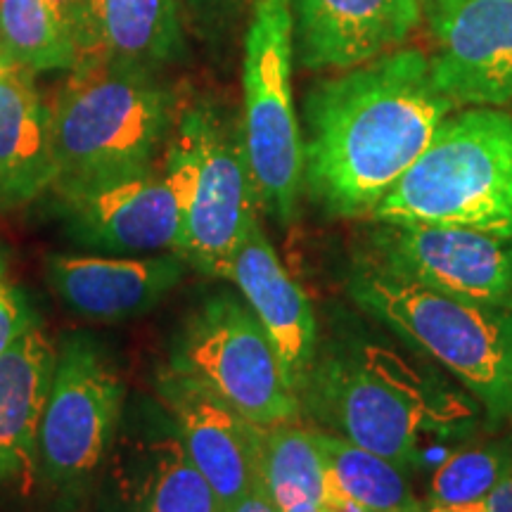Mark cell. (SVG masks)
I'll return each mask as SVG.
<instances>
[{
  "label": "cell",
  "instance_id": "1",
  "mask_svg": "<svg viewBox=\"0 0 512 512\" xmlns=\"http://www.w3.org/2000/svg\"><path fill=\"white\" fill-rule=\"evenodd\" d=\"M453 110L418 48L316 83L304 105L306 190L330 216H370Z\"/></svg>",
  "mask_w": 512,
  "mask_h": 512
},
{
  "label": "cell",
  "instance_id": "2",
  "mask_svg": "<svg viewBox=\"0 0 512 512\" xmlns=\"http://www.w3.org/2000/svg\"><path fill=\"white\" fill-rule=\"evenodd\" d=\"M178 98L157 72L102 55L81 60L50 107L55 181L81 188L140 174L155 164L178 119Z\"/></svg>",
  "mask_w": 512,
  "mask_h": 512
},
{
  "label": "cell",
  "instance_id": "3",
  "mask_svg": "<svg viewBox=\"0 0 512 512\" xmlns=\"http://www.w3.org/2000/svg\"><path fill=\"white\" fill-rule=\"evenodd\" d=\"M394 226H458L512 235V112L448 114L373 214Z\"/></svg>",
  "mask_w": 512,
  "mask_h": 512
},
{
  "label": "cell",
  "instance_id": "4",
  "mask_svg": "<svg viewBox=\"0 0 512 512\" xmlns=\"http://www.w3.org/2000/svg\"><path fill=\"white\" fill-rule=\"evenodd\" d=\"M299 406L323 430L392 460L403 472L418 465L425 434L456 418L415 370L373 344H337L316 354Z\"/></svg>",
  "mask_w": 512,
  "mask_h": 512
},
{
  "label": "cell",
  "instance_id": "5",
  "mask_svg": "<svg viewBox=\"0 0 512 512\" xmlns=\"http://www.w3.org/2000/svg\"><path fill=\"white\" fill-rule=\"evenodd\" d=\"M349 294L415 349L437 361L494 420H512V311L427 290L363 261Z\"/></svg>",
  "mask_w": 512,
  "mask_h": 512
},
{
  "label": "cell",
  "instance_id": "6",
  "mask_svg": "<svg viewBox=\"0 0 512 512\" xmlns=\"http://www.w3.org/2000/svg\"><path fill=\"white\" fill-rule=\"evenodd\" d=\"M195 183V119L190 107H183L162 164L114 181L50 192L69 235L81 245L133 256L178 254Z\"/></svg>",
  "mask_w": 512,
  "mask_h": 512
},
{
  "label": "cell",
  "instance_id": "7",
  "mask_svg": "<svg viewBox=\"0 0 512 512\" xmlns=\"http://www.w3.org/2000/svg\"><path fill=\"white\" fill-rule=\"evenodd\" d=\"M292 64V0H254L242 60V131L259 209L280 226L297 219L304 190V138L294 110Z\"/></svg>",
  "mask_w": 512,
  "mask_h": 512
},
{
  "label": "cell",
  "instance_id": "8",
  "mask_svg": "<svg viewBox=\"0 0 512 512\" xmlns=\"http://www.w3.org/2000/svg\"><path fill=\"white\" fill-rule=\"evenodd\" d=\"M124 399V380L100 344L64 337L38 432V479L60 503L88 496L117 444Z\"/></svg>",
  "mask_w": 512,
  "mask_h": 512
},
{
  "label": "cell",
  "instance_id": "9",
  "mask_svg": "<svg viewBox=\"0 0 512 512\" xmlns=\"http://www.w3.org/2000/svg\"><path fill=\"white\" fill-rule=\"evenodd\" d=\"M166 368L219 396L259 427L297 422L302 415L271 337L233 294H216L190 313Z\"/></svg>",
  "mask_w": 512,
  "mask_h": 512
},
{
  "label": "cell",
  "instance_id": "10",
  "mask_svg": "<svg viewBox=\"0 0 512 512\" xmlns=\"http://www.w3.org/2000/svg\"><path fill=\"white\" fill-rule=\"evenodd\" d=\"M197 136V183L178 254L211 278H228L247 230L259 221L242 119L214 100L190 105Z\"/></svg>",
  "mask_w": 512,
  "mask_h": 512
},
{
  "label": "cell",
  "instance_id": "11",
  "mask_svg": "<svg viewBox=\"0 0 512 512\" xmlns=\"http://www.w3.org/2000/svg\"><path fill=\"white\" fill-rule=\"evenodd\" d=\"M370 252V266L408 283L512 311V235L382 223Z\"/></svg>",
  "mask_w": 512,
  "mask_h": 512
},
{
  "label": "cell",
  "instance_id": "12",
  "mask_svg": "<svg viewBox=\"0 0 512 512\" xmlns=\"http://www.w3.org/2000/svg\"><path fill=\"white\" fill-rule=\"evenodd\" d=\"M432 79L456 107H512V0H422Z\"/></svg>",
  "mask_w": 512,
  "mask_h": 512
},
{
  "label": "cell",
  "instance_id": "13",
  "mask_svg": "<svg viewBox=\"0 0 512 512\" xmlns=\"http://www.w3.org/2000/svg\"><path fill=\"white\" fill-rule=\"evenodd\" d=\"M157 392L183 448L216 491L226 512L261 486V448L266 427L254 425L188 377L164 368Z\"/></svg>",
  "mask_w": 512,
  "mask_h": 512
},
{
  "label": "cell",
  "instance_id": "14",
  "mask_svg": "<svg viewBox=\"0 0 512 512\" xmlns=\"http://www.w3.org/2000/svg\"><path fill=\"white\" fill-rule=\"evenodd\" d=\"M294 57L311 72H347L401 48L420 0H292Z\"/></svg>",
  "mask_w": 512,
  "mask_h": 512
},
{
  "label": "cell",
  "instance_id": "15",
  "mask_svg": "<svg viewBox=\"0 0 512 512\" xmlns=\"http://www.w3.org/2000/svg\"><path fill=\"white\" fill-rule=\"evenodd\" d=\"M181 254H55L46 273L53 292L79 316L121 320L152 311L185 271Z\"/></svg>",
  "mask_w": 512,
  "mask_h": 512
},
{
  "label": "cell",
  "instance_id": "16",
  "mask_svg": "<svg viewBox=\"0 0 512 512\" xmlns=\"http://www.w3.org/2000/svg\"><path fill=\"white\" fill-rule=\"evenodd\" d=\"M117 437L114 496L119 512H223V505L192 463L171 420Z\"/></svg>",
  "mask_w": 512,
  "mask_h": 512
},
{
  "label": "cell",
  "instance_id": "17",
  "mask_svg": "<svg viewBox=\"0 0 512 512\" xmlns=\"http://www.w3.org/2000/svg\"><path fill=\"white\" fill-rule=\"evenodd\" d=\"M228 278L245 294L247 306L264 325L299 396L318 354V328L311 302L280 264L278 254L256 221L233 256Z\"/></svg>",
  "mask_w": 512,
  "mask_h": 512
},
{
  "label": "cell",
  "instance_id": "18",
  "mask_svg": "<svg viewBox=\"0 0 512 512\" xmlns=\"http://www.w3.org/2000/svg\"><path fill=\"white\" fill-rule=\"evenodd\" d=\"M57 349L38 323L0 354V486L29 491L38 479V432Z\"/></svg>",
  "mask_w": 512,
  "mask_h": 512
},
{
  "label": "cell",
  "instance_id": "19",
  "mask_svg": "<svg viewBox=\"0 0 512 512\" xmlns=\"http://www.w3.org/2000/svg\"><path fill=\"white\" fill-rule=\"evenodd\" d=\"M29 72L0 76V209H17L53 188L55 155L50 107Z\"/></svg>",
  "mask_w": 512,
  "mask_h": 512
},
{
  "label": "cell",
  "instance_id": "20",
  "mask_svg": "<svg viewBox=\"0 0 512 512\" xmlns=\"http://www.w3.org/2000/svg\"><path fill=\"white\" fill-rule=\"evenodd\" d=\"M98 55L159 72L185 55L181 0H93Z\"/></svg>",
  "mask_w": 512,
  "mask_h": 512
},
{
  "label": "cell",
  "instance_id": "21",
  "mask_svg": "<svg viewBox=\"0 0 512 512\" xmlns=\"http://www.w3.org/2000/svg\"><path fill=\"white\" fill-rule=\"evenodd\" d=\"M311 434L323 456L328 484L339 494L368 512H415L420 508L406 472L392 460L328 430H311Z\"/></svg>",
  "mask_w": 512,
  "mask_h": 512
},
{
  "label": "cell",
  "instance_id": "22",
  "mask_svg": "<svg viewBox=\"0 0 512 512\" xmlns=\"http://www.w3.org/2000/svg\"><path fill=\"white\" fill-rule=\"evenodd\" d=\"M261 489L280 512L299 505H323L328 472L311 430L294 422L266 427Z\"/></svg>",
  "mask_w": 512,
  "mask_h": 512
},
{
  "label": "cell",
  "instance_id": "23",
  "mask_svg": "<svg viewBox=\"0 0 512 512\" xmlns=\"http://www.w3.org/2000/svg\"><path fill=\"white\" fill-rule=\"evenodd\" d=\"M0 55L29 74L79 64L72 36L48 0H0Z\"/></svg>",
  "mask_w": 512,
  "mask_h": 512
},
{
  "label": "cell",
  "instance_id": "24",
  "mask_svg": "<svg viewBox=\"0 0 512 512\" xmlns=\"http://www.w3.org/2000/svg\"><path fill=\"white\" fill-rule=\"evenodd\" d=\"M512 467V439L467 446L446 458L427 486V505H475L486 501Z\"/></svg>",
  "mask_w": 512,
  "mask_h": 512
},
{
  "label": "cell",
  "instance_id": "25",
  "mask_svg": "<svg viewBox=\"0 0 512 512\" xmlns=\"http://www.w3.org/2000/svg\"><path fill=\"white\" fill-rule=\"evenodd\" d=\"M34 323V311L12 280L8 259L0 252V354H5Z\"/></svg>",
  "mask_w": 512,
  "mask_h": 512
},
{
  "label": "cell",
  "instance_id": "26",
  "mask_svg": "<svg viewBox=\"0 0 512 512\" xmlns=\"http://www.w3.org/2000/svg\"><path fill=\"white\" fill-rule=\"evenodd\" d=\"M48 5L57 12L62 24L72 36L79 62L86 57L98 55V36H95L93 0H48Z\"/></svg>",
  "mask_w": 512,
  "mask_h": 512
},
{
  "label": "cell",
  "instance_id": "27",
  "mask_svg": "<svg viewBox=\"0 0 512 512\" xmlns=\"http://www.w3.org/2000/svg\"><path fill=\"white\" fill-rule=\"evenodd\" d=\"M242 3L245 0H181V10L185 22L190 19L192 27L209 31L211 27H219L221 22H226Z\"/></svg>",
  "mask_w": 512,
  "mask_h": 512
},
{
  "label": "cell",
  "instance_id": "28",
  "mask_svg": "<svg viewBox=\"0 0 512 512\" xmlns=\"http://www.w3.org/2000/svg\"><path fill=\"white\" fill-rule=\"evenodd\" d=\"M484 512H512V467L484 501Z\"/></svg>",
  "mask_w": 512,
  "mask_h": 512
},
{
  "label": "cell",
  "instance_id": "29",
  "mask_svg": "<svg viewBox=\"0 0 512 512\" xmlns=\"http://www.w3.org/2000/svg\"><path fill=\"white\" fill-rule=\"evenodd\" d=\"M226 512H280L275 508L271 498L266 496V491L261 489V486H256V489L249 491L247 496H242L238 503L230 505Z\"/></svg>",
  "mask_w": 512,
  "mask_h": 512
},
{
  "label": "cell",
  "instance_id": "30",
  "mask_svg": "<svg viewBox=\"0 0 512 512\" xmlns=\"http://www.w3.org/2000/svg\"><path fill=\"white\" fill-rule=\"evenodd\" d=\"M320 510L323 512H368L366 508H361V505L351 501V498L342 496L337 489H332L328 484V491H325V501L320 505Z\"/></svg>",
  "mask_w": 512,
  "mask_h": 512
},
{
  "label": "cell",
  "instance_id": "31",
  "mask_svg": "<svg viewBox=\"0 0 512 512\" xmlns=\"http://www.w3.org/2000/svg\"><path fill=\"white\" fill-rule=\"evenodd\" d=\"M287 512H323V510H320V505H299V508H292Z\"/></svg>",
  "mask_w": 512,
  "mask_h": 512
},
{
  "label": "cell",
  "instance_id": "32",
  "mask_svg": "<svg viewBox=\"0 0 512 512\" xmlns=\"http://www.w3.org/2000/svg\"><path fill=\"white\" fill-rule=\"evenodd\" d=\"M420 508H422V503H420ZM420 508H418V510H415V512H422V510H420Z\"/></svg>",
  "mask_w": 512,
  "mask_h": 512
}]
</instances>
